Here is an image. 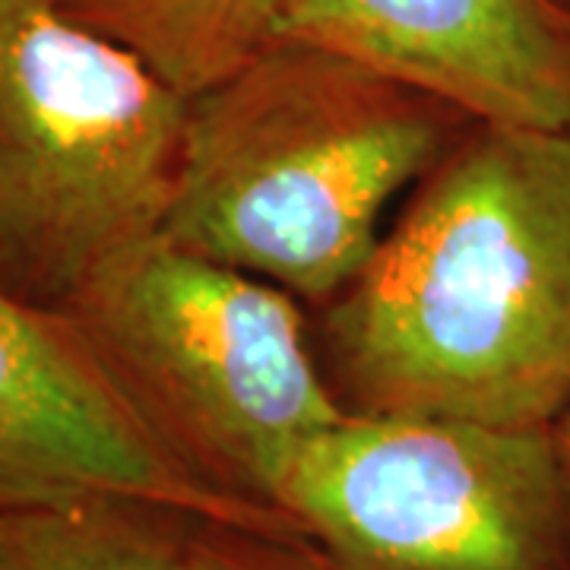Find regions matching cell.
Returning a JSON list of instances; mask_svg holds the SVG:
<instances>
[{
  "instance_id": "3957f363",
  "label": "cell",
  "mask_w": 570,
  "mask_h": 570,
  "mask_svg": "<svg viewBox=\"0 0 570 570\" xmlns=\"http://www.w3.org/2000/svg\"><path fill=\"white\" fill-rule=\"evenodd\" d=\"M187 99L58 0H0V292L67 311L159 235Z\"/></svg>"
},
{
  "instance_id": "277c9868",
  "label": "cell",
  "mask_w": 570,
  "mask_h": 570,
  "mask_svg": "<svg viewBox=\"0 0 570 570\" xmlns=\"http://www.w3.org/2000/svg\"><path fill=\"white\" fill-rule=\"evenodd\" d=\"M305 307L279 285L153 235L108 261L67 314L187 466L269 504L285 456L348 415Z\"/></svg>"
},
{
  "instance_id": "8fae6325",
  "label": "cell",
  "mask_w": 570,
  "mask_h": 570,
  "mask_svg": "<svg viewBox=\"0 0 570 570\" xmlns=\"http://www.w3.org/2000/svg\"><path fill=\"white\" fill-rule=\"evenodd\" d=\"M551 434H554V448H558V460H561V472L570 491V396L558 412V419L551 422Z\"/></svg>"
},
{
  "instance_id": "7c38bea8",
  "label": "cell",
  "mask_w": 570,
  "mask_h": 570,
  "mask_svg": "<svg viewBox=\"0 0 570 570\" xmlns=\"http://www.w3.org/2000/svg\"><path fill=\"white\" fill-rule=\"evenodd\" d=\"M568 3H570V0H568Z\"/></svg>"
},
{
  "instance_id": "5b68a950",
  "label": "cell",
  "mask_w": 570,
  "mask_h": 570,
  "mask_svg": "<svg viewBox=\"0 0 570 570\" xmlns=\"http://www.w3.org/2000/svg\"><path fill=\"white\" fill-rule=\"evenodd\" d=\"M269 504L336 570H570L551 425L348 412L285 456Z\"/></svg>"
},
{
  "instance_id": "ba28073f",
  "label": "cell",
  "mask_w": 570,
  "mask_h": 570,
  "mask_svg": "<svg viewBox=\"0 0 570 570\" xmlns=\"http://www.w3.org/2000/svg\"><path fill=\"white\" fill-rule=\"evenodd\" d=\"M73 20L130 48L184 99L283 39L295 0H58Z\"/></svg>"
},
{
  "instance_id": "52a82bcc",
  "label": "cell",
  "mask_w": 570,
  "mask_h": 570,
  "mask_svg": "<svg viewBox=\"0 0 570 570\" xmlns=\"http://www.w3.org/2000/svg\"><path fill=\"white\" fill-rule=\"evenodd\" d=\"M283 39L346 55L475 124L570 130L568 0H295Z\"/></svg>"
},
{
  "instance_id": "9c48e42d",
  "label": "cell",
  "mask_w": 570,
  "mask_h": 570,
  "mask_svg": "<svg viewBox=\"0 0 570 570\" xmlns=\"http://www.w3.org/2000/svg\"><path fill=\"white\" fill-rule=\"evenodd\" d=\"M190 520L127 501L0 517V570H181Z\"/></svg>"
},
{
  "instance_id": "6da1fadb",
  "label": "cell",
  "mask_w": 570,
  "mask_h": 570,
  "mask_svg": "<svg viewBox=\"0 0 570 570\" xmlns=\"http://www.w3.org/2000/svg\"><path fill=\"white\" fill-rule=\"evenodd\" d=\"M314 343L348 412L551 425L570 396V130L472 124Z\"/></svg>"
},
{
  "instance_id": "30bf717a",
  "label": "cell",
  "mask_w": 570,
  "mask_h": 570,
  "mask_svg": "<svg viewBox=\"0 0 570 570\" xmlns=\"http://www.w3.org/2000/svg\"><path fill=\"white\" fill-rule=\"evenodd\" d=\"M181 570H336L307 539L190 520Z\"/></svg>"
},
{
  "instance_id": "8992f818",
  "label": "cell",
  "mask_w": 570,
  "mask_h": 570,
  "mask_svg": "<svg viewBox=\"0 0 570 570\" xmlns=\"http://www.w3.org/2000/svg\"><path fill=\"white\" fill-rule=\"evenodd\" d=\"M92 501L305 539L288 513L187 466L67 311L0 292V517Z\"/></svg>"
},
{
  "instance_id": "7a4b0ae2",
  "label": "cell",
  "mask_w": 570,
  "mask_h": 570,
  "mask_svg": "<svg viewBox=\"0 0 570 570\" xmlns=\"http://www.w3.org/2000/svg\"><path fill=\"white\" fill-rule=\"evenodd\" d=\"M472 124L346 55L279 39L187 99L159 235L321 311L377 250L390 204Z\"/></svg>"
}]
</instances>
